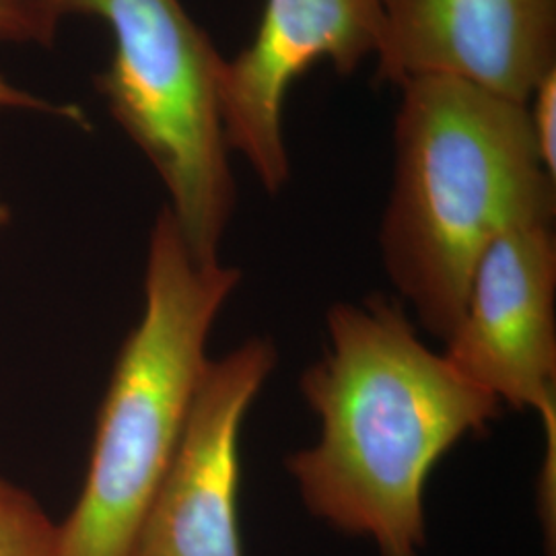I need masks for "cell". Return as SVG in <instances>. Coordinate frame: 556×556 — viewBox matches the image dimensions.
Wrapping results in <instances>:
<instances>
[{
  "instance_id": "cell-5",
  "label": "cell",
  "mask_w": 556,
  "mask_h": 556,
  "mask_svg": "<svg viewBox=\"0 0 556 556\" xmlns=\"http://www.w3.org/2000/svg\"><path fill=\"white\" fill-rule=\"evenodd\" d=\"M555 225L514 227L489 243L443 355L503 406L536 410L556 439Z\"/></svg>"
},
{
  "instance_id": "cell-13",
  "label": "cell",
  "mask_w": 556,
  "mask_h": 556,
  "mask_svg": "<svg viewBox=\"0 0 556 556\" xmlns=\"http://www.w3.org/2000/svg\"><path fill=\"white\" fill-rule=\"evenodd\" d=\"M9 220H11V211H9V206L0 200V227H4Z\"/></svg>"
},
{
  "instance_id": "cell-9",
  "label": "cell",
  "mask_w": 556,
  "mask_h": 556,
  "mask_svg": "<svg viewBox=\"0 0 556 556\" xmlns=\"http://www.w3.org/2000/svg\"><path fill=\"white\" fill-rule=\"evenodd\" d=\"M59 523L17 484L0 477V556H56Z\"/></svg>"
},
{
  "instance_id": "cell-3",
  "label": "cell",
  "mask_w": 556,
  "mask_h": 556,
  "mask_svg": "<svg viewBox=\"0 0 556 556\" xmlns=\"http://www.w3.org/2000/svg\"><path fill=\"white\" fill-rule=\"evenodd\" d=\"M239 282L236 266L192 258L178 223L167 206L161 211L149 238L142 314L119 349L87 477L59 523L56 556H137L211 358V330Z\"/></svg>"
},
{
  "instance_id": "cell-2",
  "label": "cell",
  "mask_w": 556,
  "mask_h": 556,
  "mask_svg": "<svg viewBox=\"0 0 556 556\" xmlns=\"http://www.w3.org/2000/svg\"><path fill=\"white\" fill-rule=\"evenodd\" d=\"M397 87L381 260L420 328L445 342L489 243L521 225H555L556 178L540 160L526 103L447 77Z\"/></svg>"
},
{
  "instance_id": "cell-1",
  "label": "cell",
  "mask_w": 556,
  "mask_h": 556,
  "mask_svg": "<svg viewBox=\"0 0 556 556\" xmlns=\"http://www.w3.org/2000/svg\"><path fill=\"white\" fill-rule=\"evenodd\" d=\"M326 349L299 379L318 441L287 457L305 509L379 556H420L425 486L439 459L501 417L503 404L418 337L402 301H340Z\"/></svg>"
},
{
  "instance_id": "cell-7",
  "label": "cell",
  "mask_w": 556,
  "mask_h": 556,
  "mask_svg": "<svg viewBox=\"0 0 556 556\" xmlns=\"http://www.w3.org/2000/svg\"><path fill=\"white\" fill-rule=\"evenodd\" d=\"M379 0H266L258 29L220 71V116L229 151L254 169L262 188L280 192L291 178L285 103L295 80L319 60L355 73L381 40Z\"/></svg>"
},
{
  "instance_id": "cell-4",
  "label": "cell",
  "mask_w": 556,
  "mask_h": 556,
  "mask_svg": "<svg viewBox=\"0 0 556 556\" xmlns=\"http://www.w3.org/2000/svg\"><path fill=\"white\" fill-rule=\"evenodd\" d=\"M75 13L110 27L101 96L160 174L192 258L217 264L238 204L220 116L225 59L179 0H66Z\"/></svg>"
},
{
  "instance_id": "cell-6",
  "label": "cell",
  "mask_w": 556,
  "mask_h": 556,
  "mask_svg": "<svg viewBox=\"0 0 556 556\" xmlns=\"http://www.w3.org/2000/svg\"><path fill=\"white\" fill-rule=\"evenodd\" d=\"M277 358L275 342L264 337L248 338L227 355L208 358L137 556H243L239 438Z\"/></svg>"
},
{
  "instance_id": "cell-11",
  "label": "cell",
  "mask_w": 556,
  "mask_h": 556,
  "mask_svg": "<svg viewBox=\"0 0 556 556\" xmlns=\"http://www.w3.org/2000/svg\"><path fill=\"white\" fill-rule=\"evenodd\" d=\"M530 126L544 167L556 178V68L540 80L526 101Z\"/></svg>"
},
{
  "instance_id": "cell-12",
  "label": "cell",
  "mask_w": 556,
  "mask_h": 556,
  "mask_svg": "<svg viewBox=\"0 0 556 556\" xmlns=\"http://www.w3.org/2000/svg\"><path fill=\"white\" fill-rule=\"evenodd\" d=\"M0 108H9V110H29V112H43L50 116H66L73 118V110L54 105L43 98H38L25 89H20L15 85H11L4 77H0Z\"/></svg>"
},
{
  "instance_id": "cell-10",
  "label": "cell",
  "mask_w": 556,
  "mask_h": 556,
  "mask_svg": "<svg viewBox=\"0 0 556 556\" xmlns=\"http://www.w3.org/2000/svg\"><path fill=\"white\" fill-rule=\"evenodd\" d=\"M62 17L66 0H0V43H50Z\"/></svg>"
},
{
  "instance_id": "cell-8",
  "label": "cell",
  "mask_w": 556,
  "mask_h": 556,
  "mask_svg": "<svg viewBox=\"0 0 556 556\" xmlns=\"http://www.w3.org/2000/svg\"><path fill=\"white\" fill-rule=\"evenodd\" d=\"M379 2V80L447 77L526 103L556 68V0Z\"/></svg>"
}]
</instances>
